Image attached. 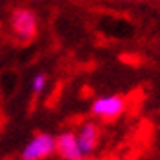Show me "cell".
<instances>
[{
	"mask_svg": "<svg viewBox=\"0 0 160 160\" xmlns=\"http://www.w3.org/2000/svg\"><path fill=\"white\" fill-rule=\"evenodd\" d=\"M47 85H49V76L45 72H38L32 76V79H31V95L36 99L40 95L43 94L45 90H47Z\"/></svg>",
	"mask_w": 160,
	"mask_h": 160,
	"instance_id": "obj_6",
	"label": "cell"
},
{
	"mask_svg": "<svg viewBox=\"0 0 160 160\" xmlns=\"http://www.w3.org/2000/svg\"><path fill=\"white\" fill-rule=\"evenodd\" d=\"M56 155L61 160H87L79 148L76 131H61L56 135Z\"/></svg>",
	"mask_w": 160,
	"mask_h": 160,
	"instance_id": "obj_5",
	"label": "cell"
},
{
	"mask_svg": "<svg viewBox=\"0 0 160 160\" xmlns=\"http://www.w3.org/2000/svg\"><path fill=\"white\" fill-rule=\"evenodd\" d=\"M128 108V101L124 95L119 94H108L99 95L90 102V115L99 119V121H115L122 115Z\"/></svg>",
	"mask_w": 160,
	"mask_h": 160,
	"instance_id": "obj_1",
	"label": "cell"
},
{
	"mask_svg": "<svg viewBox=\"0 0 160 160\" xmlns=\"http://www.w3.org/2000/svg\"><path fill=\"white\" fill-rule=\"evenodd\" d=\"M38 23H40L38 22V15L31 8L20 6V8H15L11 11V16H9L11 31L22 42H31V40L36 38Z\"/></svg>",
	"mask_w": 160,
	"mask_h": 160,
	"instance_id": "obj_2",
	"label": "cell"
},
{
	"mask_svg": "<svg viewBox=\"0 0 160 160\" xmlns=\"http://www.w3.org/2000/svg\"><path fill=\"white\" fill-rule=\"evenodd\" d=\"M56 153V135L49 131H40L22 148L20 160H47Z\"/></svg>",
	"mask_w": 160,
	"mask_h": 160,
	"instance_id": "obj_3",
	"label": "cell"
},
{
	"mask_svg": "<svg viewBox=\"0 0 160 160\" xmlns=\"http://www.w3.org/2000/svg\"><path fill=\"white\" fill-rule=\"evenodd\" d=\"M76 137H78V142H79V148L83 151V155H85V158L88 160L95 153V149L99 148L101 128L94 121H85L79 126V130L76 131Z\"/></svg>",
	"mask_w": 160,
	"mask_h": 160,
	"instance_id": "obj_4",
	"label": "cell"
},
{
	"mask_svg": "<svg viewBox=\"0 0 160 160\" xmlns=\"http://www.w3.org/2000/svg\"><path fill=\"white\" fill-rule=\"evenodd\" d=\"M32 2H42V0H32Z\"/></svg>",
	"mask_w": 160,
	"mask_h": 160,
	"instance_id": "obj_8",
	"label": "cell"
},
{
	"mask_svg": "<svg viewBox=\"0 0 160 160\" xmlns=\"http://www.w3.org/2000/svg\"><path fill=\"white\" fill-rule=\"evenodd\" d=\"M130 2H146V0H130Z\"/></svg>",
	"mask_w": 160,
	"mask_h": 160,
	"instance_id": "obj_7",
	"label": "cell"
}]
</instances>
